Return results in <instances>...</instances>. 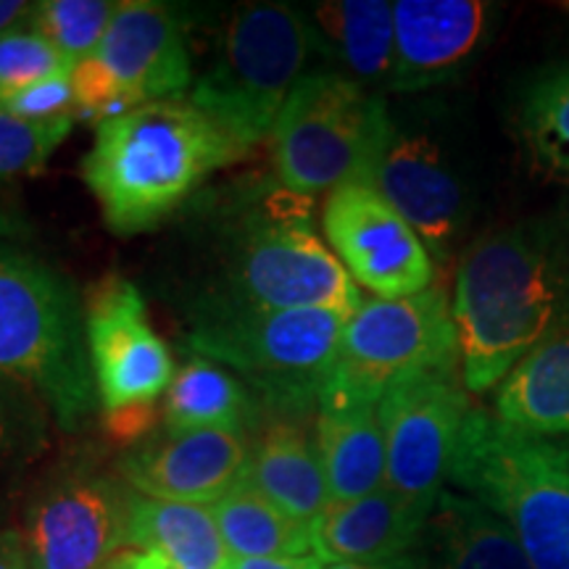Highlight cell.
<instances>
[{
    "instance_id": "obj_7",
    "label": "cell",
    "mask_w": 569,
    "mask_h": 569,
    "mask_svg": "<svg viewBox=\"0 0 569 569\" xmlns=\"http://www.w3.org/2000/svg\"><path fill=\"white\" fill-rule=\"evenodd\" d=\"M315 59L317 42L306 11L290 3L238 6L188 101L248 153L272 134L290 92L315 71Z\"/></svg>"
},
{
    "instance_id": "obj_30",
    "label": "cell",
    "mask_w": 569,
    "mask_h": 569,
    "mask_svg": "<svg viewBox=\"0 0 569 569\" xmlns=\"http://www.w3.org/2000/svg\"><path fill=\"white\" fill-rule=\"evenodd\" d=\"M71 69L74 63L27 21L0 34V92L67 74Z\"/></svg>"
},
{
    "instance_id": "obj_38",
    "label": "cell",
    "mask_w": 569,
    "mask_h": 569,
    "mask_svg": "<svg viewBox=\"0 0 569 569\" xmlns=\"http://www.w3.org/2000/svg\"><path fill=\"white\" fill-rule=\"evenodd\" d=\"M106 569H167V567H163L161 561L153 557V553L130 549V551L119 553V557L113 559Z\"/></svg>"
},
{
    "instance_id": "obj_37",
    "label": "cell",
    "mask_w": 569,
    "mask_h": 569,
    "mask_svg": "<svg viewBox=\"0 0 569 569\" xmlns=\"http://www.w3.org/2000/svg\"><path fill=\"white\" fill-rule=\"evenodd\" d=\"M32 6L34 3H24V0H0V34L24 24L30 19Z\"/></svg>"
},
{
    "instance_id": "obj_16",
    "label": "cell",
    "mask_w": 569,
    "mask_h": 569,
    "mask_svg": "<svg viewBox=\"0 0 569 569\" xmlns=\"http://www.w3.org/2000/svg\"><path fill=\"white\" fill-rule=\"evenodd\" d=\"M251 443L238 430L163 432L122 459L134 493L177 503H213L243 480Z\"/></svg>"
},
{
    "instance_id": "obj_31",
    "label": "cell",
    "mask_w": 569,
    "mask_h": 569,
    "mask_svg": "<svg viewBox=\"0 0 569 569\" xmlns=\"http://www.w3.org/2000/svg\"><path fill=\"white\" fill-rule=\"evenodd\" d=\"M42 401L9 377H0V465L30 459L46 443Z\"/></svg>"
},
{
    "instance_id": "obj_33",
    "label": "cell",
    "mask_w": 569,
    "mask_h": 569,
    "mask_svg": "<svg viewBox=\"0 0 569 569\" xmlns=\"http://www.w3.org/2000/svg\"><path fill=\"white\" fill-rule=\"evenodd\" d=\"M71 84H74L77 96V117H92L98 119V124L138 109L98 56L74 63Z\"/></svg>"
},
{
    "instance_id": "obj_36",
    "label": "cell",
    "mask_w": 569,
    "mask_h": 569,
    "mask_svg": "<svg viewBox=\"0 0 569 569\" xmlns=\"http://www.w3.org/2000/svg\"><path fill=\"white\" fill-rule=\"evenodd\" d=\"M232 569H325V565L317 557L240 559V561H232Z\"/></svg>"
},
{
    "instance_id": "obj_34",
    "label": "cell",
    "mask_w": 569,
    "mask_h": 569,
    "mask_svg": "<svg viewBox=\"0 0 569 569\" xmlns=\"http://www.w3.org/2000/svg\"><path fill=\"white\" fill-rule=\"evenodd\" d=\"M106 430L119 443H138L142 436L153 432V427L161 422V411L156 403H138V407L117 409L103 415Z\"/></svg>"
},
{
    "instance_id": "obj_15",
    "label": "cell",
    "mask_w": 569,
    "mask_h": 569,
    "mask_svg": "<svg viewBox=\"0 0 569 569\" xmlns=\"http://www.w3.org/2000/svg\"><path fill=\"white\" fill-rule=\"evenodd\" d=\"M367 184L407 219L432 259H446L465 224L467 198L430 134L396 127Z\"/></svg>"
},
{
    "instance_id": "obj_40",
    "label": "cell",
    "mask_w": 569,
    "mask_h": 569,
    "mask_svg": "<svg viewBox=\"0 0 569 569\" xmlns=\"http://www.w3.org/2000/svg\"><path fill=\"white\" fill-rule=\"evenodd\" d=\"M19 232H21V222H17L9 211L0 209V243H9V240L19 238Z\"/></svg>"
},
{
    "instance_id": "obj_14",
    "label": "cell",
    "mask_w": 569,
    "mask_h": 569,
    "mask_svg": "<svg viewBox=\"0 0 569 569\" xmlns=\"http://www.w3.org/2000/svg\"><path fill=\"white\" fill-rule=\"evenodd\" d=\"M96 56L134 106L188 98L193 88L188 24L159 0H122Z\"/></svg>"
},
{
    "instance_id": "obj_28",
    "label": "cell",
    "mask_w": 569,
    "mask_h": 569,
    "mask_svg": "<svg viewBox=\"0 0 569 569\" xmlns=\"http://www.w3.org/2000/svg\"><path fill=\"white\" fill-rule=\"evenodd\" d=\"M113 0H38L27 24L53 42L71 63L92 59L109 32Z\"/></svg>"
},
{
    "instance_id": "obj_21",
    "label": "cell",
    "mask_w": 569,
    "mask_h": 569,
    "mask_svg": "<svg viewBox=\"0 0 569 569\" xmlns=\"http://www.w3.org/2000/svg\"><path fill=\"white\" fill-rule=\"evenodd\" d=\"M317 448L330 503H346L386 488L388 451L380 403L319 401Z\"/></svg>"
},
{
    "instance_id": "obj_39",
    "label": "cell",
    "mask_w": 569,
    "mask_h": 569,
    "mask_svg": "<svg viewBox=\"0 0 569 569\" xmlns=\"http://www.w3.org/2000/svg\"><path fill=\"white\" fill-rule=\"evenodd\" d=\"M325 569H415V557H398L393 561H382V565H325Z\"/></svg>"
},
{
    "instance_id": "obj_23",
    "label": "cell",
    "mask_w": 569,
    "mask_h": 569,
    "mask_svg": "<svg viewBox=\"0 0 569 569\" xmlns=\"http://www.w3.org/2000/svg\"><path fill=\"white\" fill-rule=\"evenodd\" d=\"M130 546L167 569H232L211 507L130 493Z\"/></svg>"
},
{
    "instance_id": "obj_32",
    "label": "cell",
    "mask_w": 569,
    "mask_h": 569,
    "mask_svg": "<svg viewBox=\"0 0 569 569\" xmlns=\"http://www.w3.org/2000/svg\"><path fill=\"white\" fill-rule=\"evenodd\" d=\"M0 111L24 122H59V119L77 117V96L71 84V71L67 74L46 77L24 88L0 92Z\"/></svg>"
},
{
    "instance_id": "obj_3",
    "label": "cell",
    "mask_w": 569,
    "mask_h": 569,
    "mask_svg": "<svg viewBox=\"0 0 569 569\" xmlns=\"http://www.w3.org/2000/svg\"><path fill=\"white\" fill-rule=\"evenodd\" d=\"M451 311L467 393H488L557 338L569 317L567 272L522 234H493L461 259Z\"/></svg>"
},
{
    "instance_id": "obj_35",
    "label": "cell",
    "mask_w": 569,
    "mask_h": 569,
    "mask_svg": "<svg viewBox=\"0 0 569 569\" xmlns=\"http://www.w3.org/2000/svg\"><path fill=\"white\" fill-rule=\"evenodd\" d=\"M0 569H30L19 530H0Z\"/></svg>"
},
{
    "instance_id": "obj_9",
    "label": "cell",
    "mask_w": 569,
    "mask_h": 569,
    "mask_svg": "<svg viewBox=\"0 0 569 569\" xmlns=\"http://www.w3.org/2000/svg\"><path fill=\"white\" fill-rule=\"evenodd\" d=\"M459 367V340L446 290L369 298L346 322L340 351L319 401L380 403L411 377Z\"/></svg>"
},
{
    "instance_id": "obj_20",
    "label": "cell",
    "mask_w": 569,
    "mask_h": 569,
    "mask_svg": "<svg viewBox=\"0 0 569 569\" xmlns=\"http://www.w3.org/2000/svg\"><path fill=\"white\" fill-rule=\"evenodd\" d=\"M415 569H532L515 532L459 490H443L419 538Z\"/></svg>"
},
{
    "instance_id": "obj_8",
    "label": "cell",
    "mask_w": 569,
    "mask_h": 569,
    "mask_svg": "<svg viewBox=\"0 0 569 569\" xmlns=\"http://www.w3.org/2000/svg\"><path fill=\"white\" fill-rule=\"evenodd\" d=\"M396 124L386 98L346 77L306 74L272 130L274 177L301 196L367 184Z\"/></svg>"
},
{
    "instance_id": "obj_5",
    "label": "cell",
    "mask_w": 569,
    "mask_h": 569,
    "mask_svg": "<svg viewBox=\"0 0 569 569\" xmlns=\"http://www.w3.org/2000/svg\"><path fill=\"white\" fill-rule=\"evenodd\" d=\"M448 482L515 532L532 569H569V443L469 411Z\"/></svg>"
},
{
    "instance_id": "obj_19",
    "label": "cell",
    "mask_w": 569,
    "mask_h": 569,
    "mask_svg": "<svg viewBox=\"0 0 569 569\" xmlns=\"http://www.w3.org/2000/svg\"><path fill=\"white\" fill-rule=\"evenodd\" d=\"M325 71L369 92L390 90L396 69V21L388 0H330L306 11Z\"/></svg>"
},
{
    "instance_id": "obj_11",
    "label": "cell",
    "mask_w": 569,
    "mask_h": 569,
    "mask_svg": "<svg viewBox=\"0 0 569 569\" xmlns=\"http://www.w3.org/2000/svg\"><path fill=\"white\" fill-rule=\"evenodd\" d=\"M30 569H106L130 546V493L92 469L53 478L24 511Z\"/></svg>"
},
{
    "instance_id": "obj_18",
    "label": "cell",
    "mask_w": 569,
    "mask_h": 569,
    "mask_svg": "<svg viewBox=\"0 0 569 569\" xmlns=\"http://www.w3.org/2000/svg\"><path fill=\"white\" fill-rule=\"evenodd\" d=\"M430 515L388 486L356 501L330 503L311 522V553L322 565L393 561L417 549Z\"/></svg>"
},
{
    "instance_id": "obj_22",
    "label": "cell",
    "mask_w": 569,
    "mask_h": 569,
    "mask_svg": "<svg viewBox=\"0 0 569 569\" xmlns=\"http://www.w3.org/2000/svg\"><path fill=\"white\" fill-rule=\"evenodd\" d=\"M243 478L298 522L311 525L330 507L317 438L290 417L269 425L251 446Z\"/></svg>"
},
{
    "instance_id": "obj_2",
    "label": "cell",
    "mask_w": 569,
    "mask_h": 569,
    "mask_svg": "<svg viewBox=\"0 0 569 569\" xmlns=\"http://www.w3.org/2000/svg\"><path fill=\"white\" fill-rule=\"evenodd\" d=\"M230 134L188 98L142 103L98 124L82 177L117 234L156 230L243 159Z\"/></svg>"
},
{
    "instance_id": "obj_1",
    "label": "cell",
    "mask_w": 569,
    "mask_h": 569,
    "mask_svg": "<svg viewBox=\"0 0 569 569\" xmlns=\"http://www.w3.org/2000/svg\"><path fill=\"white\" fill-rule=\"evenodd\" d=\"M188 222L193 282L184 317L206 309H330L353 317L359 284L319 238L315 198L277 177L198 193Z\"/></svg>"
},
{
    "instance_id": "obj_24",
    "label": "cell",
    "mask_w": 569,
    "mask_h": 569,
    "mask_svg": "<svg viewBox=\"0 0 569 569\" xmlns=\"http://www.w3.org/2000/svg\"><path fill=\"white\" fill-rule=\"evenodd\" d=\"M493 417L540 438L569 436V336L525 356L496 390Z\"/></svg>"
},
{
    "instance_id": "obj_26",
    "label": "cell",
    "mask_w": 569,
    "mask_h": 569,
    "mask_svg": "<svg viewBox=\"0 0 569 569\" xmlns=\"http://www.w3.org/2000/svg\"><path fill=\"white\" fill-rule=\"evenodd\" d=\"M211 511L234 561L315 557L311 525L284 515L246 478L234 482Z\"/></svg>"
},
{
    "instance_id": "obj_4",
    "label": "cell",
    "mask_w": 569,
    "mask_h": 569,
    "mask_svg": "<svg viewBox=\"0 0 569 569\" xmlns=\"http://www.w3.org/2000/svg\"><path fill=\"white\" fill-rule=\"evenodd\" d=\"M0 377L38 396L69 432L101 409L84 301L59 269L11 243H0Z\"/></svg>"
},
{
    "instance_id": "obj_17",
    "label": "cell",
    "mask_w": 569,
    "mask_h": 569,
    "mask_svg": "<svg viewBox=\"0 0 569 569\" xmlns=\"http://www.w3.org/2000/svg\"><path fill=\"white\" fill-rule=\"evenodd\" d=\"M490 19L493 6L480 0H398L388 92H422L461 74L486 42Z\"/></svg>"
},
{
    "instance_id": "obj_6",
    "label": "cell",
    "mask_w": 569,
    "mask_h": 569,
    "mask_svg": "<svg viewBox=\"0 0 569 569\" xmlns=\"http://www.w3.org/2000/svg\"><path fill=\"white\" fill-rule=\"evenodd\" d=\"M348 319L330 309H206L184 317L182 343L296 419L319 407Z\"/></svg>"
},
{
    "instance_id": "obj_27",
    "label": "cell",
    "mask_w": 569,
    "mask_h": 569,
    "mask_svg": "<svg viewBox=\"0 0 569 569\" xmlns=\"http://www.w3.org/2000/svg\"><path fill=\"white\" fill-rule=\"evenodd\" d=\"M522 138L546 174L569 182V63L530 88L522 106Z\"/></svg>"
},
{
    "instance_id": "obj_29",
    "label": "cell",
    "mask_w": 569,
    "mask_h": 569,
    "mask_svg": "<svg viewBox=\"0 0 569 569\" xmlns=\"http://www.w3.org/2000/svg\"><path fill=\"white\" fill-rule=\"evenodd\" d=\"M74 119L24 122L0 111V182L40 174L61 142L69 138Z\"/></svg>"
},
{
    "instance_id": "obj_25",
    "label": "cell",
    "mask_w": 569,
    "mask_h": 569,
    "mask_svg": "<svg viewBox=\"0 0 569 569\" xmlns=\"http://www.w3.org/2000/svg\"><path fill=\"white\" fill-rule=\"evenodd\" d=\"M259 417V398L230 369L201 356L174 372L163 393L161 422L167 432L238 430L246 432Z\"/></svg>"
},
{
    "instance_id": "obj_12",
    "label": "cell",
    "mask_w": 569,
    "mask_h": 569,
    "mask_svg": "<svg viewBox=\"0 0 569 569\" xmlns=\"http://www.w3.org/2000/svg\"><path fill=\"white\" fill-rule=\"evenodd\" d=\"M84 332L101 411L156 403L174 380V361L138 284L106 274L84 296Z\"/></svg>"
},
{
    "instance_id": "obj_10",
    "label": "cell",
    "mask_w": 569,
    "mask_h": 569,
    "mask_svg": "<svg viewBox=\"0 0 569 569\" xmlns=\"http://www.w3.org/2000/svg\"><path fill=\"white\" fill-rule=\"evenodd\" d=\"M457 369L411 377L380 401L388 451L386 486L425 515L436 509L446 490L461 430L472 411Z\"/></svg>"
},
{
    "instance_id": "obj_13",
    "label": "cell",
    "mask_w": 569,
    "mask_h": 569,
    "mask_svg": "<svg viewBox=\"0 0 569 569\" xmlns=\"http://www.w3.org/2000/svg\"><path fill=\"white\" fill-rule=\"evenodd\" d=\"M322 227L346 272L377 298L396 301L432 288L436 259L407 219L369 184L327 193Z\"/></svg>"
}]
</instances>
